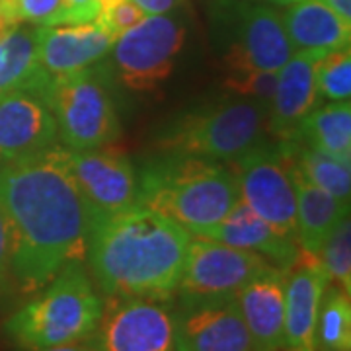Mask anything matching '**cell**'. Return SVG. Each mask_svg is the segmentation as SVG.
Masks as SVG:
<instances>
[{
	"label": "cell",
	"instance_id": "cell-3",
	"mask_svg": "<svg viewBox=\"0 0 351 351\" xmlns=\"http://www.w3.org/2000/svg\"><path fill=\"white\" fill-rule=\"evenodd\" d=\"M137 205L182 225L189 234L221 223L240 201L239 184L223 162L164 151L137 170Z\"/></svg>",
	"mask_w": 351,
	"mask_h": 351
},
{
	"label": "cell",
	"instance_id": "cell-18",
	"mask_svg": "<svg viewBox=\"0 0 351 351\" xmlns=\"http://www.w3.org/2000/svg\"><path fill=\"white\" fill-rule=\"evenodd\" d=\"M287 274L289 269L271 263L237 295L254 351H283Z\"/></svg>",
	"mask_w": 351,
	"mask_h": 351
},
{
	"label": "cell",
	"instance_id": "cell-22",
	"mask_svg": "<svg viewBox=\"0 0 351 351\" xmlns=\"http://www.w3.org/2000/svg\"><path fill=\"white\" fill-rule=\"evenodd\" d=\"M49 82L51 75L39 63L36 27L20 24L0 38V98L14 90L43 98Z\"/></svg>",
	"mask_w": 351,
	"mask_h": 351
},
{
	"label": "cell",
	"instance_id": "cell-29",
	"mask_svg": "<svg viewBox=\"0 0 351 351\" xmlns=\"http://www.w3.org/2000/svg\"><path fill=\"white\" fill-rule=\"evenodd\" d=\"M277 73L276 71H260V69H226L223 86L232 96L250 98V100L263 101L269 106L277 84Z\"/></svg>",
	"mask_w": 351,
	"mask_h": 351
},
{
	"label": "cell",
	"instance_id": "cell-21",
	"mask_svg": "<svg viewBox=\"0 0 351 351\" xmlns=\"http://www.w3.org/2000/svg\"><path fill=\"white\" fill-rule=\"evenodd\" d=\"M295 51H336L350 47L351 24L322 0H299L281 16Z\"/></svg>",
	"mask_w": 351,
	"mask_h": 351
},
{
	"label": "cell",
	"instance_id": "cell-13",
	"mask_svg": "<svg viewBox=\"0 0 351 351\" xmlns=\"http://www.w3.org/2000/svg\"><path fill=\"white\" fill-rule=\"evenodd\" d=\"M59 145L47 101L36 92L14 90L0 98V168Z\"/></svg>",
	"mask_w": 351,
	"mask_h": 351
},
{
	"label": "cell",
	"instance_id": "cell-32",
	"mask_svg": "<svg viewBox=\"0 0 351 351\" xmlns=\"http://www.w3.org/2000/svg\"><path fill=\"white\" fill-rule=\"evenodd\" d=\"M10 260H12V234L6 217L0 211V289L10 279Z\"/></svg>",
	"mask_w": 351,
	"mask_h": 351
},
{
	"label": "cell",
	"instance_id": "cell-31",
	"mask_svg": "<svg viewBox=\"0 0 351 351\" xmlns=\"http://www.w3.org/2000/svg\"><path fill=\"white\" fill-rule=\"evenodd\" d=\"M100 12L98 0H64V24L96 22Z\"/></svg>",
	"mask_w": 351,
	"mask_h": 351
},
{
	"label": "cell",
	"instance_id": "cell-26",
	"mask_svg": "<svg viewBox=\"0 0 351 351\" xmlns=\"http://www.w3.org/2000/svg\"><path fill=\"white\" fill-rule=\"evenodd\" d=\"M316 90L328 101H346L351 96V51H328L316 64Z\"/></svg>",
	"mask_w": 351,
	"mask_h": 351
},
{
	"label": "cell",
	"instance_id": "cell-25",
	"mask_svg": "<svg viewBox=\"0 0 351 351\" xmlns=\"http://www.w3.org/2000/svg\"><path fill=\"white\" fill-rule=\"evenodd\" d=\"M351 350L350 295L336 285H328L316 322V351Z\"/></svg>",
	"mask_w": 351,
	"mask_h": 351
},
{
	"label": "cell",
	"instance_id": "cell-28",
	"mask_svg": "<svg viewBox=\"0 0 351 351\" xmlns=\"http://www.w3.org/2000/svg\"><path fill=\"white\" fill-rule=\"evenodd\" d=\"M0 12L16 25H63L64 0H0Z\"/></svg>",
	"mask_w": 351,
	"mask_h": 351
},
{
	"label": "cell",
	"instance_id": "cell-34",
	"mask_svg": "<svg viewBox=\"0 0 351 351\" xmlns=\"http://www.w3.org/2000/svg\"><path fill=\"white\" fill-rule=\"evenodd\" d=\"M322 2H326L334 12L351 24V0H322Z\"/></svg>",
	"mask_w": 351,
	"mask_h": 351
},
{
	"label": "cell",
	"instance_id": "cell-11",
	"mask_svg": "<svg viewBox=\"0 0 351 351\" xmlns=\"http://www.w3.org/2000/svg\"><path fill=\"white\" fill-rule=\"evenodd\" d=\"M94 346L98 351H176L170 301L106 297Z\"/></svg>",
	"mask_w": 351,
	"mask_h": 351
},
{
	"label": "cell",
	"instance_id": "cell-17",
	"mask_svg": "<svg viewBox=\"0 0 351 351\" xmlns=\"http://www.w3.org/2000/svg\"><path fill=\"white\" fill-rule=\"evenodd\" d=\"M36 43L41 66L51 76H63L101 63L112 51L115 38L98 22L39 25Z\"/></svg>",
	"mask_w": 351,
	"mask_h": 351
},
{
	"label": "cell",
	"instance_id": "cell-1",
	"mask_svg": "<svg viewBox=\"0 0 351 351\" xmlns=\"http://www.w3.org/2000/svg\"><path fill=\"white\" fill-rule=\"evenodd\" d=\"M63 145L0 168V211L12 234L10 276L38 293L86 254L88 211L69 172Z\"/></svg>",
	"mask_w": 351,
	"mask_h": 351
},
{
	"label": "cell",
	"instance_id": "cell-10",
	"mask_svg": "<svg viewBox=\"0 0 351 351\" xmlns=\"http://www.w3.org/2000/svg\"><path fill=\"white\" fill-rule=\"evenodd\" d=\"M69 172L84 201L88 228L137 205V168L115 145L64 151Z\"/></svg>",
	"mask_w": 351,
	"mask_h": 351
},
{
	"label": "cell",
	"instance_id": "cell-19",
	"mask_svg": "<svg viewBox=\"0 0 351 351\" xmlns=\"http://www.w3.org/2000/svg\"><path fill=\"white\" fill-rule=\"evenodd\" d=\"M191 237L209 239L215 242H223L226 246L256 252L269 263L283 269H289L299 256V246L295 240L276 232L242 201L232 207V211L221 223Z\"/></svg>",
	"mask_w": 351,
	"mask_h": 351
},
{
	"label": "cell",
	"instance_id": "cell-2",
	"mask_svg": "<svg viewBox=\"0 0 351 351\" xmlns=\"http://www.w3.org/2000/svg\"><path fill=\"white\" fill-rule=\"evenodd\" d=\"M189 240L182 225L135 205L88 228L84 258L106 297L172 301Z\"/></svg>",
	"mask_w": 351,
	"mask_h": 351
},
{
	"label": "cell",
	"instance_id": "cell-6",
	"mask_svg": "<svg viewBox=\"0 0 351 351\" xmlns=\"http://www.w3.org/2000/svg\"><path fill=\"white\" fill-rule=\"evenodd\" d=\"M108 64H92L76 73L51 76L43 100L55 117L59 143L69 151H88L112 145L121 123L110 90Z\"/></svg>",
	"mask_w": 351,
	"mask_h": 351
},
{
	"label": "cell",
	"instance_id": "cell-20",
	"mask_svg": "<svg viewBox=\"0 0 351 351\" xmlns=\"http://www.w3.org/2000/svg\"><path fill=\"white\" fill-rule=\"evenodd\" d=\"M289 176L295 189V239L299 250L320 254L326 239L341 219L350 217V205L318 188L291 160Z\"/></svg>",
	"mask_w": 351,
	"mask_h": 351
},
{
	"label": "cell",
	"instance_id": "cell-27",
	"mask_svg": "<svg viewBox=\"0 0 351 351\" xmlns=\"http://www.w3.org/2000/svg\"><path fill=\"white\" fill-rule=\"evenodd\" d=\"M320 262L326 269L330 283L341 289L343 293H351V223L350 217L341 219L338 226L328 237L322 250Z\"/></svg>",
	"mask_w": 351,
	"mask_h": 351
},
{
	"label": "cell",
	"instance_id": "cell-5",
	"mask_svg": "<svg viewBox=\"0 0 351 351\" xmlns=\"http://www.w3.org/2000/svg\"><path fill=\"white\" fill-rule=\"evenodd\" d=\"M267 112L263 101L230 96L180 117L164 131L158 147L232 164L267 135Z\"/></svg>",
	"mask_w": 351,
	"mask_h": 351
},
{
	"label": "cell",
	"instance_id": "cell-7",
	"mask_svg": "<svg viewBox=\"0 0 351 351\" xmlns=\"http://www.w3.org/2000/svg\"><path fill=\"white\" fill-rule=\"evenodd\" d=\"M291 151L276 138L263 137L232 162L240 201L276 232L295 240V189L289 176Z\"/></svg>",
	"mask_w": 351,
	"mask_h": 351
},
{
	"label": "cell",
	"instance_id": "cell-8",
	"mask_svg": "<svg viewBox=\"0 0 351 351\" xmlns=\"http://www.w3.org/2000/svg\"><path fill=\"white\" fill-rule=\"evenodd\" d=\"M186 34L184 22L172 12L145 16L115 39L110 51L117 80L135 92L156 90L174 73Z\"/></svg>",
	"mask_w": 351,
	"mask_h": 351
},
{
	"label": "cell",
	"instance_id": "cell-14",
	"mask_svg": "<svg viewBox=\"0 0 351 351\" xmlns=\"http://www.w3.org/2000/svg\"><path fill=\"white\" fill-rule=\"evenodd\" d=\"M176 351H254L237 299L174 308Z\"/></svg>",
	"mask_w": 351,
	"mask_h": 351
},
{
	"label": "cell",
	"instance_id": "cell-12",
	"mask_svg": "<svg viewBox=\"0 0 351 351\" xmlns=\"http://www.w3.org/2000/svg\"><path fill=\"white\" fill-rule=\"evenodd\" d=\"M281 14L265 4H244L239 10L225 69L279 71L293 57Z\"/></svg>",
	"mask_w": 351,
	"mask_h": 351
},
{
	"label": "cell",
	"instance_id": "cell-24",
	"mask_svg": "<svg viewBox=\"0 0 351 351\" xmlns=\"http://www.w3.org/2000/svg\"><path fill=\"white\" fill-rule=\"evenodd\" d=\"M283 145H287L295 164L311 182H314L318 188L328 191L341 203L350 205L351 162L339 160L336 156L318 151L301 141H289Z\"/></svg>",
	"mask_w": 351,
	"mask_h": 351
},
{
	"label": "cell",
	"instance_id": "cell-35",
	"mask_svg": "<svg viewBox=\"0 0 351 351\" xmlns=\"http://www.w3.org/2000/svg\"><path fill=\"white\" fill-rule=\"evenodd\" d=\"M38 351H98L94 343H84V341H75V343H64V346H53V348H45V350Z\"/></svg>",
	"mask_w": 351,
	"mask_h": 351
},
{
	"label": "cell",
	"instance_id": "cell-4",
	"mask_svg": "<svg viewBox=\"0 0 351 351\" xmlns=\"http://www.w3.org/2000/svg\"><path fill=\"white\" fill-rule=\"evenodd\" d=\"M104 301L82 262H71L43 287L38 297L4 322V336L20 350L86 341L100 324Z\"/></svg>",
	"mask_w": 351,
	"mask_h": 351
},
{
	"label": "cell",
	"instance_id": "cell-33",
	"mask_svg": "<svg viewBox=\"0 0 351 351\" xmlns=\"http://www.w3.org/2000/svg\"><path fill=\"white\" fill-rule=\"evenodd\" d=\"M138 8L147 16H156V14H170L182 6L184 0H133Z\"/></svg>",
	"mask_w": 351,
	"mask_h": 351
},
{
	"label": "cell",
	"instance_id": "cell-23",
	"mask_svg": "<svg viewBox=\"0 0 351 351\" xmlns=\"http://www.w3.org/2000/svg\"><path fill=\"white\" fill-rule=\"evenodd\" d=\"M293 141L306 143L318 151L351 162V104L330 101L308 113Z\"/></svg>",
	"mask_w": 351,
	"mask_h": 351
},
{
	"label": "cell",
	"instance_id": "cell-30",
	"mask_svg": "<svg viewBox=\"0 0 351 351\" xmlns=\"http://www.w3.org/2000/svg\"><path fill=\"white\" fill-rule=\"evenodd\" d=\"M147 14L138 8L133 0H121L119 4L110 6L106 10H101L100 16L96 18V22L106 27L113 38L117 39L121 34H125L127 29L135 27L138 22H143Z\"/></svg>",
	"mask_w": 351,
	"mask_h": 351
},
{
	"label": "cell",
	"instance_id": "cell-15",
	"mask_svg": "<svg viewBox=\"0 0 351 351\" xmlns=\"http://www.w3.org/2000/svg\"><path fill=\"white\" fill-rule=\"evenodd\" d=\"M328 285L320 256L299 250L287 274L283 351H316L318 311Z\"/></svg>",
	"mask_w": 351,
	"mask_h": 351
},
{
	"label": "cell",
	"instance_id": "cell-36",
	"mask_svg": "<svg viewBox=\"0 0 351 351\" xmlns=\"http://www.w3.org/2000/svg\"><path fill=\"white\" fill-rule=\"evenodd\" d=\"M267 2H271V4H281V6H289V4L299 2V0H267Z\"/></svg>",
	"mask_w": 351,
	"mask_h": 351
},
{
	"label": "cell",
	"instance_id": "cell-16",
	"mask_svg": "<svg viewBox=\"0 0 351 351\" xmlns=\"http://www.w3.org/2000/svg\"><path fill=\"white\" fill-rule=\"evenodd\" d=\"M322 51H295L277 73V84L267 112V133L279 143L293 141L302 119L318 104L316 64Z\"/></svg>",
	"mask_w": 351,
	"mask_h": 351
},
{
	"label": "cell",
	"instance_id": "cell-9",
	"mask_svg": "<svg viewBox=\"0 0 351 351\" xmlns=\"http://www.w3.org/2000/svg\"><path fill=\"white\" fill-rule=\"evenodd\" d=\"M269 265L256 252L191 237L182 279L176 289L178 306L237 299L240 289Z\"/></svg>",
	"mask_w": 351,
	"mask_h": 351
}]
</instances>
